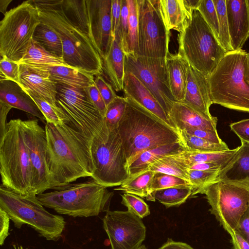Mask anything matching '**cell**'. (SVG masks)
Listing matches in <instances>:
<instances>
[{"mask_svg": "<svg viewBox=\"0 0 249 249\" xmlns=\"http://www.w3.org/2000/svg\"><path fill=\"white\" fill-rule=\"evenodd\" d=\"M128 7V32L123 46L125 55L137 54L138 36V11L137 0H126Z\"/></svg>", "mask_w": 249, "mask_h": 249, "instance_id": "35", "label": "cell"}, {"mask_svg": "<svg viewBox=\"0 0 249 249\" xmlns=\"http://www.w3.org/2000/svg\"><path fill=\"white\" fill-rule=\"evenodd\" d=\"M178 38V54L207 77L227 53L197 9L193 11Z\"/></svg>", "mask_w": 249, "mask_h": 249, "instance_id": "7", "label": "cell"}, {"mask_svg": "<svg viewBox=\"0 0 249 249\" xmlns=\"http://www.w3.org/2000/svg\"><path fill=\"white\" fill-rule=\"evenodd\" d=\"M117 129L127 167L139 154L162 145L180 141L178 132L129 97Z\"/></svg>", "mask_w": 249, "mask_h": 249, "instance_id": "3", "label": "cell"}, {"mask_svg": "<svg viewBox=\"0 0 249 249\" xmlns=\"http://www.w3.org/2000/svg\"><path fill=\"white\" fill-rule=\"evenodd\" d=\"M93 165L91 178L107 187L119 186L129 175L122 141L117 128L109 131L106 124L90 144Z\"/></svg>", "mask_w": 249, "mask_h": 249, "instance_id": "11", "label": "cell"}, {"mask_svg": "<svg viewBox=\"0 0 249 249\" xmlns=\"http://www.w3.org/2000/svg\"><path fill=\"white\" fill-rule=\"evenodd\" d=\"M183 103L212 119L210 107L211 101L208 77L189 65L187 74V87Z\"/></svg>", "mask_w": 249, "mask_h": 249, "instance_id": "18", "label": "cell"}, {"mask_svg": "<svg viewBox=\"0 0 249 249\" xmlns=\"http://www.w3.org/2000/svg\"><path fill=\"white\" fill-rule=\"evenodd\" d=\"M46 163L53 189L63 188L84 177H91L93 165L89 141L64 123H46Z\"/></svg>", "mask_w": 249, "mask_h": 249, "instance_id": "1", "label": "cell"}, {"mask_svg": "<svg viewBox=\"0 0 249 249\" xmlns=\"http://www.w3.org/2000/svg\"><path fill=\"white\" fill-rule=\"evenodd\" d=\"M159 249H194L188 244L181 242L173 241L168 238Z\"/></svg>", "mask_w": 249, "mask_h": 249, "instance_id": "57", "label": "cell"}, {"mask_svg": "<svg viewBox=\"0 0 249 249\" xmlns=\"http://www.w3.org/2000/svg\"><path fill=\"white\" fill-rule=\"evenodd\" d=\"M13 249H28L27 248L24 249L21 246H18L15 245H13Z\"/></svg>", "mask_w": 249, "mask_h": 249, "instance_id": "60", "label": "cell"}, {"mask_svg": "<svg viewBox=\"0 0 249 249\" xmlns=\"http://www.w3.org/2000/svg\"><path fill=\"white\" fill-rule=\"evenodd\" d=\"M192 187H174L154 191L155 199L166 208L178 207L185 202L192 195Z\"/></svg>", "mask_w": 249, "mask_h": 249, "instance_id": "34", "label": "cell"}, {"mask_svg": "<svg viewBox=\"0 0 249 249\" xmlns=\"http://www.w3.org/2000/svg\"><path fill=\"white\" fill-rule=\"evenodd\" d=\"M122 0H112L111 19L112 35L118 31L121 18Z\"/></svg>", "mask_w": 249, "mask_h": 249, "instance_id": "51", "label": "cell"}, {"mask_svg": "<svg viewBox=\"0 0 249 249\" xmlns=\"http://www.w3.org/2000/svg\"><path fill=\"white\" fill-rule=\"evenodd\" d=\"M103 222L111 249H138L145 238L142 218L128 211L109 210Z\"/></svg>", "mask_w": 249, "mask_h": 249, "instance_id": "15", "label": "cell"}, {"mask_svg": "<svg viewBox=\"0 0 249 249\" xmlns=\"http://www.w3.org/2000/svg\"><path fill=\"white\" fill-rule=\"evenodd\" d=\"M230 126L239 138L241 142L249 143V119L232 123L230 124Z\"/></svg>", "mask_w": 249, "mask_h": 249, "instance_id": "50", "label": "cell"}, {"mask_svg": "<svg viewBox=\"0 0 249 249\" xmlns=\"http://www.w3.org/2000/svg\"><path fill=\"white\" fill-rule=\"evenodd\" d=\"M248 53L242 49L227 52L208 77L213 104L249 112Z\"/></svg>", "mask_w": 249, "mask_h": 249, "instance_id": "4", "label": "cell"}, {"mask_svg": "<svg viewBox=\"0 0 249 249\" xmlns=\"http://www.w3.org/2000/svg\"><path fill=\"white\" fill-rule=\"evenodd\" d=\"M231 46L242 49L249 37V12L247 0H226Z\"/></svg>", "mask_w": 249, "mask_h": 249, "instance_id": "20", "label": "cell"}, {"mask_svg": "<svg viewBox=\"0 0 249 249\" xmlns=\"http://www.w3.org/2000/svg\"><path fill=\"white\" fill-rule=\"evenodd\" d=\"M247 1L248 6L249 12V0H247Z\"/></svg>", "mask_w": 249, "mask_h": 249, "instance_id": "63", "label": "cell"}, {"mask_svg": "<svg viewBox=\"0 0 249 249\" xmlns=\"http://www.w3.org/2000/svg\"><path fill=\"white\" fill-rule=\"evenodd\" d=\"M184 151L186 150L181 141L146 150L137 156L128 166L130 178L148 170L153 163L161 159Z\"/></svg>", "mask_w": 249, "mask_h": 249, "instance_id": "25", "label": "cell"}, {"mask_svg": "<svg viewBox=\"0 0 249 249\" xmlns=\"http://www.w3.org/2000/svg\"><path fill=\"white\" fill-rule=\"evenodd\" d=\"M187 7L190 10L194 11L196 10L199 6L201 0H184Z\"/></svg>", "mask_w": 249, "mask_h": 249, "instance_id": "58", "label": "cell"}, {"mask_svg": "<svg viewBox=\"0 0 249 249\" xmlns=\"http://www.w3.org/2000/svg\"><path fill=\"white\" fill-rule=\"evenodd\" d=\"M123 90L124 97L134 100L164 124L178 131L175 124L151 92L129 72L125 71Z\"/></svg>", "mask_w": 249, "mask_h": 249, "instance_id": "19", "label": "cell"}, {"mask_svg": "<svg viewBox=\"0 0 249 249\" xmlns=\"http://www.w3.org/2000/svg\"><path fill=\"white\" fill-rule=\"evenodd\" d=\"M248 64L249 68V53H248Z\"/></svg>", "mask_w": 249, "mask_h": 249, "instance_id": "62", "label": "cell"}, {"mask_svg": "<svg viewBox=\"0 0 249 249\" xmlns=\"http://www.w3.org/2000/svg\"><path fill=\"white\" fill-rule=\"evenodd\" d=\"M0 100L25 111L44 122L45 119L30 96L19 84L11 80L0 81Z\"/></svg>", "mask_w": 249, "mask_h": 249, "instance_id": "23", "label": "cell"}, {"mask_svg": "<svg viewBox=\"0 0 249 249\" xmlns=\"http://www.w3.org/2000/svg\"><path fill=\"white\" fill-rule=\"evenodd\" d=\"M20 119L10 120L0 140L1 185L22 196L35 195L33 169Z\"/></svg>", "mask_w": 249, "mask_h": 249, "instance_id": "5", "label": "cell"}, {"mask_svg": "<svg viewBox=\"0 0 249 249\" xmlns=\"http://www.w3.org/2000/svg\"><path fill=\"white\" fill-rule=\"evenodd\" d=\"M217 12L219 27V42L224 49L231 51L227 19L226 0H213Z\"/></svg>", "mask_w": 249, "mask_h": 249, "instance_id": "40", "label": "cell"}, {"mask_svg": "<svg viewBox=\"0 0 249 249\" xmlns=\"http://www.w3.org/2000/svg\"><path fill=\"white\" fill-rule=\"evenodd\" d=\"M155 173L150 170H146L129 178L114 190L144 197L149 201H155V199L151 191V184Z\"/></svg>", "mask_w": 249, "mask_h": 249, "instance_id": "32", "label": "cell"}, {"mask_svg": "<svg viewBox=\"0 0 249 249\" xmlns=\"http://www.w3.org/2000/svg\"><path fill=\"white\" fill-rule=\"evenodd\" d=\"M228 164L219 162H203L195 164L188 169L192 170L220 172Z\"/></svg>", "mask_w": 249, "mask_h": 249, "instance_id": "53", "label": "cell"}, {"mask_svg": "<svg viewBox=\"0 0 249 249\" xmlns=\"http://www.w3.org/2000/svg\"><path fill=\"white\" fill-rule=\"evenodd\" d=\"M89 36L102 59L113 39L111 19L112 0H86Z\"/></svg>", "mask_w": 249, "mask_h": 249, "instance_id": "17", "label": "cell"}, {"mask_svg": "<svg viewBox=\"0 0 249 249\" xmlns=\"http://www.w3.org/2000/svg\"><path fill=\"white\" fill-rule=\"evenodd\" d=\"M169 117L175 124L178 131L188 127L217 131L216 117H214L212 119L207 118L181 102L174 103Z\"/></svg>", "mask_w": 249, "mask_h": 249, "instance_id": "24", "label": "cell"}, {"mask_svg": "<svg viewBox=\"0 0 249 249\" xmlns=\"http://www.w3.org/2000/svg\"><path fill=\"white\" fill-rule=\"evenodd\" d=\"M21 126L33 169V189L37 196L53 189L46 163V132L37 119L22 120Z\"/></svg>", "mask_w": 249, "mask_h": 249, "instance_id": "16", "label": "cell"}, {"mask_svg": "<svg viewBox=\"0 0 249 249\" xmlns=\"http://www.w3.org/2000/svg\"><path fill=\"white\" fill-rule=\"evenodd\" d=\"M238 149V147L217 152L184 151L172 155V157L187 169L197 163L219 162L228 164Z\"/></svg>", "mask_w": 249, "mask_h": 249, "instance_id": "29", "label": "cell"}, {"mask_svg": "<svg viewBox=\"0 0 249 249\" xmlns=\"http://www.w3.org/2000/svg\"><path fill=\"white\" fill-rule=\"evenodd\" d=\"M166 60L172 94L177 102H182L186 93L189 64L178 53L174 54L170 52Z\"/></svg>", "mask_w": 249, "mask_h": 249, "instance_id": "26", "label": "cell"}, {"mask_svg": "<svg viewBox=\"0 0 249 249\" xmlns=\"http://www.w3.org/2000/svg\"><path fill=\"white\" fill-rule=\"evenodd\" d=\"M159 7L167 30H175L179 33L191 19L193 12L184 0H159Z\"/></svg>", "mask_w": 249, "mask_h": 249, "instance_id": "27", "label": "cell"}, {"mask_svg": "<svg viewBox=\"0 0 249 249\" xmlns=\"http://www.w3.org/2000/svg\"><path fill=\"white\" fill-rule=\"evenodd\" d=\"M126 104V99L124 97L117 96L107 106L104 119L109 131L117 128L118 124L124 114Z\"/></svg>", "mask_w": 249, "mask_h": 249, "instance_id": "39", "label": "cell"}, {"mask_svg": "<svg viewBox=\"0 0 249 249\" xmlns=\"http://www.w3.org/2000/svg\"><path fill=\"white\" fill-rule=\"evenodd\" d=\"M122 198L121 203L127 208V211L140 218H144L150 214L148 205L137 196L124 193L122 195Z\"/></svg>", "mask_w": 249, "mask_h": 249, "instance_id": "44", "label": "cell"}, {"mask_svg": "<svg viewBox=\"0 0 249 249\" xmlns=\"http://www.w3.org/2000/svg\"><path fill=\"white\" fill-rule=\"evenodd\" d=\"M94 84L102 96L107 106L118 96L112 86L102 75L96 76Z\"/></svg>", "mask_w": 249, "mask_h": 249, "instance_id": "46", "label": "cell"}, {"mask_svg": "<svg viewBox=\"0 0 249 249\" xmlns=\"http://www.w3.org/2000/svg\"><path fill=\"white\" fill-rule=\"evenodd\" d=\"M181 130L184 131L189 134L203 139L212 142L221 143L224 142L220 138L217 131L207 130L190 127H186Z\"/></svg>", "mask_w": 249, "mask_h": 249, "instance_id": "47", "label": "cell"}, {"mask_svg": "<svg viewBox=\"0 0 249 249\" xmlns=\"http://www.w3.org/2000/svg\"><path fill=\"white\" fill-rule=\"evenodd\" d=\"M124 71L134 74L148 89L169 116L177 101L170 89L166 58L127 54Z\"/></svg>", "mask_w": 249, "mask_h": 249, "instance_id": "14", "label": "cell"}, {"mask_svg": "<svg viewBox=\"0 0 249 249\" xmlns=\"http://www.w3.org/2000/svg\"><path fill=\"white\" fill-rule=\"evenodd\" d=\"M197 194L205 195L211 213L230 235L249 207V178L216 180L195 195Z\"/></svg>", "mask_w": 249, "mask_h": 249, "instance_id": "9", "label": "cell"}, {"mask_svg": "<svg viewBox=\"0 0 249 249\" xmlns=\"http://www.w3.org/2000/svg\"><path fill=\"white\" fill-rule=\"evenodd\" d=\"M139 55L166 58L169 52L170 31L160 15L159 0H137Z\"/></svg>", "mask_w": 249, "mask_h": 249, "instance_id": "13", "label": "cell"}, {"mask_svg": "<svg viewBox=\"0 0 249 249\" xmlns=\"http://www.w3.org/2000/svg\"><path fill=\"white\" fill-rule=\"evenodd\" d=\"M189 181L193 187L192 196L211 183L215 181L219 172L192 170L188 169Z\"/></svg>", "mask_w": 249, "mask_h": 249, "instance_id": "42", "label": "cell"}, {"mask_svg": "<svg viewBox=\"0 0 249 249\" xmlns=\"http://www.w3.org/2000/svg\"><path fill=\"white\" fill-rule=\"evenodd\" d=\"M148 170L155 173L175 176L189 181L188 169L173 158L172 155L160 159L153 163Z\"/></svg>", "mask_w": 249, "mask_h": 249, "instance_id": "37", "label": "cell"}, {"mask_svg": "<svg viewBox=\"0 0 249 249\" xmlns=\"http://www.w3.org/2000/svg\"><path fill=\"white\" fill-rule=\"evenodd\" d=\"M18 63L31 70L47 71L57 66L69 67L62 58L49 53L33 40Z\"/></svg>", "mask_w": 249, "mask_h": 249, "instance_id": "28", "label": "cell"}, {"mask_svg": "<svg viewBox=\"0 0 249 249\" xmlns=\"http://www.w3.org/2000/svg\"><path fill=\"white\" fill-rule=\"evenodd\" d=\"M85 89L92 102L98 109L102 115L104 117L107 108V106L102 96L94 84L87 88H85Z\"/></svg>", "mask_w": 249, "mask_h": 249, "instance_id": "49", "label": "cell"}, {"mask_svg": "<svg viewBox=\"0 0 249 249\" xmlns=\"http://www.w3.org/2000/svg\"><path fill=\"white\" fill-rule=\"evenodd\" d=\"M174 187L192 186L189 181L179 177L162 173H155L151 184L152 194L158 190Z\"/></svg>", "mask_w": 249, "mask_h": 249, "instance_id": "41", "label": "cell"}, {"mask_svg": "<svg viewBox=\"0 0 249 249\" xmlns=\"http://www.w3.org/2000/svg\"><path fill=\"white\" fill-rule=\"evenodd\" d=\"M113 195L107 187L91 178L36 196L44 207L57 213L74 217H88L108 211Z\"/></svg>", "mask_w": 249, "mask_h": 249, "instance_id": "6", "label": "cell"}, {"mask_svg": "<svg viewBox=\"0 0 249 249\" xmlns=\"http://www.w3.org/2000/svg\"><path fill=\"white\" fill-rule=\"evenodd\" d=\"M56 99L66 123L81 133L90 144L104 127L105 122L85 89L57 84Z\"/></svg>", "mask_w": 249, "mask_h": 249, "instance_id": "12", "label": "cell"}, {"mask_svg": "<svg viewBox=\"0 0 249 249\" xmlns=\"http://www.w3.org/2000/svg\"><path fill=\"white\" fill-rule=\"evenodd\" d=\"M12 0H0V12L4 15L7 12V8Z\"/></svg>", "mask_w": 249, "mask_h": 249, "instance_id": "59", "label": "cell"}, {"mask_svg": "<svg viewBox=\"0 0 249 249\" xmlns=\"http://www.w3.org/2000/svg\"><path fill=\"white\" fill-rule=\"evenodd\" d=\"M10 218L8 213L0 208V245L2 246L9 234Z\"/></svg>", "mask_w": 249, "mask_h": 249, "instance_id": "52", "label": "cell"}, {"mask_svg": "<svg viewBox=\"0 0 249 249\" xmlns=\"http://www.w3.org/2000/svg\"><path fill=\"white\" fill-rule=\"evenodd\" d=\"M33 40L49 53L62 58L63 47L60 37L52 29L41 22L36 28Z\"/></svg>", "mask_w": 249, "mask_h": 249, "instance_id": "33", "label": "cell"}, {"mask_svg": "<svg viewBox=\"0 0 249 249\" xmlns=\"http://www.w3.org/2000/svg\"><path fill=\"white\" fill-rule=\"evenodd\" d=\"M124 59L121 38L117 31L107 54L102 58V75L116 91L123 90L125 74Z\"/></svg>", "mask_w": 249, "mask_h": 249, "instance_id": "22", "label": "cell"}, {"mask_svg": "<svg viewBox=\"0 0 249 249\" xmlns=\"http://www.w3.org/2000/svg\"><path fill=\"white\" fill-rule=\"evenodd\" d=\"M249 178V143L241 145L228 165L219 173L216 180H242Z\"/></svg>", "mask_w": 249, "mask_h": 249, "instance_id": "30", "label": "cell"}, {"mask_svg": "<svg viewBox=\"0 0 249 249\" xmlns=\"http://www.w3.org/2000/svg\"><path fill=\"white\" fill-rule=\"evenodd\" d=\"M178 132L180 140L186 151L217 152L229 149L224 142L221 143H214L189 134L182 130H179Z\"/></svg>", "mask_w": 249, "mask_h": 249, "instance_id": "36", "label": "cell"}, {"mask_svg": "<svg viewBox=\"0 0 249 249\" xmlns=\"http://www.w3.org/2000/svg\"><path fill=\"white\" fill-rule=\"evenodd\" d=\"M0 208L8 213L15 227L27 225L47 240L57 241L66 225L63 217L48 212L36 195L22 196L1 184Z\"/></svg>", "mask_w": 249, "mask_h": 249, "instance_id": "8", "label": "cell"}, {"mask_svg": "<svg viewBox=\"0 0 249 249\" xmlns=\"http://www.w3.org/2000/svg\"><path fill=\"white\" fill-rule=\"evenodd\" d=\"M230 235L233 249H249V243L237 231Z\"/></svg>", "mask_w": 249, "mask_h": 249, "instance_id": "55", "label": "cell"}, {"mask_svg": "<svg viewBox=\"0 0 249 249\" xmlns=\"http://www.w3.org/2000/svg\"><path fill=\"white\" fill-rule=\"evenodd\" d=\"M51 79L61 84L79 89H85L94 83V76L68 66H57L49 70Z\"/></svg>", "mask_w": 249, "mask_h": 249, "instance_id": "31", "label": "cell"}, {"mask_svg": "<svg viewBox=\"0 0 249 249\" xmlns=\"http://www.w3.org/2000/svg\"><path fill=\"white\" fill-rule=\"evenodd\" d=\"M138 249H147V247L144 245H142Z\"/></svg>", "mask_w": 249, "mask_h": 249, "instance_id": "61", "label": "cell"}, {"mask_svg": "<svg viewBox=\"0 0 249 249\" xmlns=\"http://www.w3.org/2000/svg\"><path fill=\"white\" fill-rule=\"evenodd\" d=\"M12 108L11 106L0 100V140L5 133L7 124V116Z\"/></svg>", "mask_w": 249, "mask_h": 249, "instance_id": "54", "label": "cell"}, {"mask_svg": "<svg viewBox=\"0 0 249 249\" xmlns=\"http://www.w3.org/2000/svg\"><path fill=\"white\" fill-rule=\"evenodd\" d=\"M197 10L200 12L219 41L218 19L213 0H201Z\"/></svg>", "mask_w": 249, "mask_h": 249, "instance_id": "43", "label": "cell"}, {"mask_svg": "<svg viewBox=\"0 0 249 249\" xmlns=\"http://www.w3.org/2000/svg\"><path fill=\"white\" fill-rule=\"evenodd\" d=\"M20 67L18 63L2 57L0 61V81L11 80L20 84Z\"/></svg>", "mask_w": 249, "mask_h": 249, "instance_id": "45", "label": "cell"}, {"mask_svg": "<svg viewBox=\"0 0 249 249\" xmlns=\"http://www.w3.org/2000/svg\"><path fill=\"white\" fill-rule=\"evenodd\" d=\"M40 21L60 37L64 62L70 67L97 76L103 74L102 59L89 36L74 22L58 0H32Z\"/></svg>", "mask_w": 249, "mask_h": 249, "instance_id": "2", "label": "cell"}, {"mask_svg": "<svg viewBox=\"0 0 249 249\" xmlns=\"http://www.w3.org/2000/svg\"><path fill=\"white\" fill-rule=\"evenodd\" d=\"M236 231H237L249 243V207L243 215Z\"/></svg>", "mask_w": 249, "mask_h": 249, "instance_id": "56", "label": "cell"}, {"mask_svg": "<svg viewBox=\"0 0 249 249\" xmlns=\"http://www.w3.org/2000/svg\"><path fill=\"white\" fill-rule=\"evenodd\" d=\"M33 99L43 115L46 123L54 125H61L67 123L66 118L60 110L51 105L37 94L25 91Z\"/></svg>", "mask_w": 249, "mask_h": 249, "instance_id": "38", "label": "cell"}, {"mask_svg": "<svg viewBox=\"0 0 249 249\" xmlns=\"http://www.w3.org/2000/svg\"><path fill=\"white\" fill-rule=\"evenodd\" d=\"M0 22V54L18 63L26 53L37 25L39 13L32 0L10 9Z\"/></svg>", "mask_w": 249, "mask_h": 249, "instance_id": "10", "label": "cell"}, {"mask_svg": "<svg viewBox=\"0 0 249 249\" xmlns=\"http://www.w3.org/2000/svg\"><path fill=\"white\" fill-rule=\"evenodd\" d=\"M128 7L126 0H122L121 18L118 33L121 36L122 46L124 44L128 32Z\"/></svg>", "mask_w": 249, "mask_h": 249, "instance_id": "48", "label": "cell"}, {"mask_svg": "<svg viewBox=\"0 0 249 249\" xmlns=\"http://www.w3.org/2000/svg\"><path fill=\"white\" fill-rule=\"evenodd\" d=\"M20 85L26 91L35 93L56 108L57 83L49 71H36L20 65Z\"/></svg>", "mask_w": 249, "mask_h": 249, "instance_id": "21", "label": "cell"}]
</instances>
